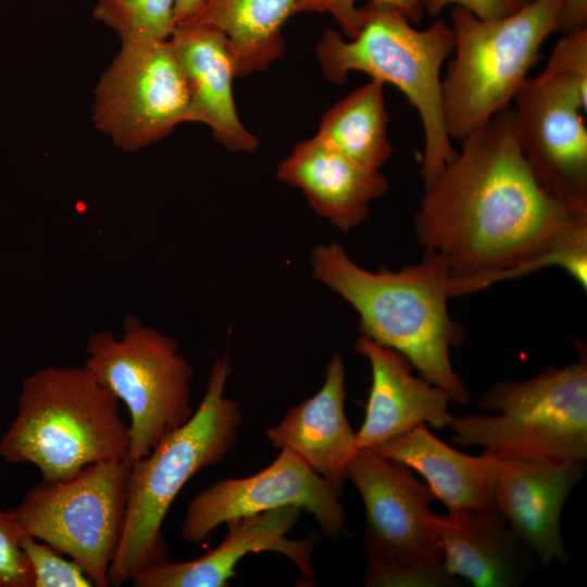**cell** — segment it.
Returning a JSON list of instances; mask_svg holds the SVG:
<instances>
[{
	"instance_id": "obj_1",
	"label": "cell",
	"mask_w": 587,
	"mask_h": 587,
	"mask_svg": "<svg viewBox=\"0 0 587 587\" xmlns=\"http://www.w3.org/2000/svg\"><path fill=\"white\" fill-rule=\"evenodd\" d=\"M461 150L426 187L414 217L419 245L450 271L449 294L479 291L574 254L562 234L587 220V205L547 195L517 146L509 107L462 139Z\"/></svg>"
},
{
	"instance_id": "obj_2",
	"label": "cell",
	"mask_w": 587,
	"mask_h": 587,
	"mask_svg": "<svg viewBox=\"0 0 587 587\" xmlns=\"http://www.w3.org/2000/svg\"><path fill=\"white\" fill-rule=\"evenodd\" d=\"M313 277L338 294L360 316L361 335L403 354L421 376L465 404L469 391L455 373L450 349L466 337L449 314L450 271L434 251L399 271L358 265L336 242L311 252Z\"/></svg>"
},
{
	"instance_id": "obj_3",
	"label": "cell",
	"mask_w": 587,
	"mask_h": 587,
	"mask_svg": "<svg viewBox=\"0 0 587 587\" xmlns=\"http://www.w3.org/2000/svg\"><path fill=\"white\" fill-rule=\"evenodd\" d=\"M229 373L227 358L215 359L191 417L132 462L124 529L109 567V586L130 583L142 571L170 560L162 525L171 504L197 472L223 461L235 448L242 415L240 404L224 394Z\"/></svg>"
},
{
	"instance_id": "obj_4",
	"label": "cell",
	"mask_w": 587,
	"mask_h": 587,
	"mask_svg": "<svg viewBox=\"0 0 587 587\" xmlns=\"http://www.w3.org/2000/svg\"><path fill=\"white\" fill-rule=\"evenodd\" d=\"M129 444L118 399L85 365H50L23 382L0 457L34 464L41 479H70L88 465L128 460Z\"/></svg>"
},
{
	"instance_id": "obj_5",
	"label": "cell",
	"mask_w": 587,
	"mask_h": 587,
	"mask_svg": "<svg viewBox=\"0 0 587 587\" xmlns=\"http://www.w3.org/2000/svg\"><path fill=\"white\" fill-rule=\"evenodd\" d=\"M359 28L345 40L328 29L316 46L324 76L335 84L352 71L396 86L416 110L424 132L420 170L428 186L454 157L441 99V67L454 47L453 32L442 20L416 29L402 14L366 4L358 9Z\"/></svg>"
},
{
	"instance_id": "obj_6",
	"label": "cell",
	"mask_w": 587,
	"mask_h": 587,
	"mask_svg": "<svg viewBox=\"0 0 587 587\" xmlns=\"http://www.w3.org/2000/svg\"><path fill=\"white\" fill-rule=\"evenodd\" d=\"M562 0H532L516 11L483 20L454 5V57L441 78L449 137L464 139L510 107L539 57L546 38L558 30Z\"/></svg>"
},
{
	"instance_id": "obj_7",
	"label": "cell",
	"mask_w": 587,
	"mask_h": 587,
	"mask_svg": "<svg viewBox=\"0 0 587 587\" xmlns=\"http://www.w3.org/2000/svg\"><path fill=\"white\" fill-rule=\"evenodd\" d=\"M478 405L497 415L472 413L452 419L451 441L483 447L501 457L550 462L587 459V359L547 365L526 380H501Z\"/></svg>"
},
{
	"instance_id": "obj_8",
	"label": "cell",
	"mask_w": 587,
	"mask_h": 587,
	"mask_svg": "<svg viewBox=\"0 0 587 587\" xmlns=\"http://www.w3.org/2000/svg\"><path fill=\"white\" fill-rule=\"evenodd\" d=\"M347 479L364 507L366 587H452L430 523L435 498L407 465L372 449H358Z\"/></svg>"
},
{
	"instance_id": "obj_9",
	"label": "cell",
	"mask_w": 587,
	"mask_h": 587,
	"mask_svg": "<svg viewBox=\"0 0 587 587\" xmlns=\"http://www.w3.org/2000/svg\"><path fill=\"white\" fill-rule=\"evenodd\" d=\"M85 351L84 365L129 411L130 463L191 417L193 372L173 337L127 314L120 339L111 330L95 332Z\"/></svg>"
},
{
	"instance_id": "obj_10",
	"label": "cell",
	"mask_w": 587,
	"mask_h": 587,
	"mask_svg": "<svg viewBox=\"0 0 587 587\" xmlns=\"http://www.w3.org/2000/svg\"><path fill=\"white\" fill-rule=\"evenodd\" d=\"M128 460L88 465L70 479H41L11 509L26 534L77 562L96 587L120 545L126 513Z\"/></svg>"
},
{
	"instance_id": "obj_11",
	"label": "cell",
	"mask_w": 587,
	"mask_h": 587,
	"mask_svg": "<svg viewBox=\"0 0 587 587\" xmlns=\"http://www.w3.org/2000/svg\"><path fill=\"white\" fill-rule=\"evenodd\" d=\"M189 90L167 39L127 37L95 90V128L132 152L158 142L186 122Z\"/></svg>"
},
{
	"instance_id": "obj_12",
	"label": "cell",
	"mask_w": 587,
	"mask_h": 587,
	"mask_svg": "<svg viewBox=\"0 0 587 587\" xmlns=\"http://www.w3.org/2000/svg\"><path fill=\"white\" fill-rule=\"evenodd\" d=\"M284 505H298L312 514L328 538L347 534L339 492L297 453L283 448L262 471L217 480L196 494L188 503L180 535L187 542L202 544L229 520Z\"/></svg>"
},
{
	"instance_id": "obj_13",
	"label": "cell",
	"mask_w": 587,
	"mask_h": 587,
	"mask_svg": "<svg viewBox=\"0 0 587 587\" xmlns=\"http://www.w3.org/2000/svg\"><path fill=\"white\" fill-rule=\"evenodd\" d=\"M513 101L517 146L538 186L587 205V102L540 76L527 77Z\"/></svg>"
},
{
	"instance_id": "obj_14",
	"label": "cell",
	"mask_w": 587,
	"mask_h": 587,
	"mask_svg": "<svg viewBox=\"0 0 587 587\" xmlns=\"http://www.w3.org/2000/svg\"><path fill=\"white\" fill-rule=\"evenodd\" d=\"M302 511L298 505H284L229 520L225 523L227 534L215 549L196 560H168L149 567L130 583L134 587H227L239 560L251 552L274 551L297 566L302 586H314L312 554L316 534L312 532L302 539L288 537Z\"/></svg>"
},
{
	"instance_id": "obj_15",
	"label": "cell",
	"mask_w": 587,
	"mask_h": 587,
	"mask_svg": "<svg viewBox=\"0 0 587 587\" xmlns=\"http://www.w3.org/2000/svg\"><path fill=\"white\" fill-rule=\"evenodd\" d=\"M585 469V461L498 458L496 509L514 536L545 565L567 562L560 517Z\"/></svg>"
},
{
	"instance_id": "obj_16",
	"label": "cell",
	"mask_w": 587,
	"mask_h": 587,
	"mask_svg": "<svg viewBox=\"0 0 587 587\" xmlns=\"http://www.w3.org/2000/svg\"><path fill=\"white\" fill-rule=\"evenodd\" d=\"M355 351L370 363L372 384L363 423L355 433L358 449L373 448L420 424L449 427V396L422 376L400 352L361 335Z\"/></svg>"
},
{
	"instance_id": "obj_17",
	"label": "cell",
	"mask_w": 587,
	"mask_h": 587,
	"mask_svg": "<svg viewBox=\"0 0 587 587\" xmlns=\"http://www.w3.org/2000/svg\"><path fill=\"white\" fill-rule=\"evenodd\" d=\"M446 572L476 587H515L538 560L496 509L465 508L432 513Z\"/></svg>"
},
{
	"instance_id": "obj_18",
	"label": "cell",
	"mask_w": 587,
	"mask_h": 587,
	"mask_svg": "<svg viewBox=\"0 0 587 587\" xmlns=\"http://www.w3.org/2000/svg\"><path fill=\"white\" fill-rule=\"evenodd\" d=\"M276 178L300 189L311 208L341 232L370 216V204L388 189L380 173L351 160L319 136L298 142Z\"/></svg>"
},
{
	"instance_id": "obj_19",
	"label": "cell",
	"mask_w": 587,
	"mask_h": 587,
	"mask_svg": "<svg viewBox=\"0 0 587 587\" xmlns=\"http://www.w3.org/2000/svg\"><path fill=\"white\" fill-rule=\"evenodd\" d=\"M170 40L188 84L186 122L209 126L214 139L230 151L254 152L259 140L237 114L235 65L225 36L207 26L182 24L175 26Z\"/></svg>"
},
{
	"instance_id": "obj_20",
	"label": "cell",
	"mask_w": 587,
	"mask_h": 587,
	"mask_svg": "<svg viewBox=\"0 0 587 587\" xmlns=\"http://www.w3.org/2000/svg\"><path fill=\"white\" fill-rule=\"evenodd\" d=\"M345 378L342 357L335 352L320 390L265 432L274 448L292 450L339 494L357 451L355 433L345 412Z\"/></svg>"
},
{
	"instance_id": "obj_21",
	"label": "cell",
	"mask_w": 587,
	"mask_h": 587,
	"mask_svg": "<svg viewBox=\"0 0 587 587\" xmlns=\"http://www.w3.org/2000/svg\"><path fill=\"white\" fill-rule=\"evenodd\" d=\"M371 449L419 472L448 510L496 509L499 455L492 451L463 453L438 439L425 424Z\"/></svg>"
},
{
	"instance_id": "obj_22",
	"label": "cell",
	"mask_w": 587,
	"mask_h": 587,
	"mask_svg": "<svg viewBox=\"0 0 587 587\" xmlns=\"http://www.w3.org/2000/svg\"><path fill=\"white\" fill-rule=\"evenodd\" d=\"M300 0H203L183 24L222 33L229 46L236 77L266 70L285 50L282 35ZM182 25V24H179Z\"/></svg>"
},
{
	"instance_id": "obj_23",
	"label": "cell",
	"mask_w": 587,
	"mask_h": 587,
	"mask_svg": "<svg viewBox=\"0 0 587 587\" xmlns=\"http://www.w3.org/2000/svg\"><path fill=\"white\" fill-rule=\"evenodd\" d=\"M384 85L371 79L335 103L323 115L316 133L351 160L375 171H380L394 152L387 137Z\"/></svg>"
},
{
	"instance_id": "obj_24",
	"label": "cell",
	"mask_w": 587,
	"mask_h": 587,
	"mask_svg": "<svg viewBox=\"0 0 587 587\" xmlns=\"http://www.w3.org/2000/svg\"><path fill=\"white\" fill-rule=\"evenodd\" d=\"M92 15L121 39H167L176 26L175 0H96Z\"/></svg>"
},
{
	"instance_id": "obj_25",
	"label": "cell",
	"mask_w": 587,
	"mask_h": 587,
	"mask_svg": "<svg viewBox=\"0 0 587 587\" xmlns=\"http://www.w3.org/2000/svg\"><path fill=\"white\" fill-rule=\"evenodd\" d=\"M539 76L587 100V29L564 34Z\"/></svg>"
},
{
	"instance_id": "obj_26",
	"label": "cell",
	"mask_w": 587,
	"mask_h": 587,
	"mask_svg": "<svg viewBox=\"0 0 587 587\" xmlns=\"http://www.w3.org/2000/svg\"><path fill=\"white\" fill-rule=\"evenodd\" d=\"M21 547L32 565L35 587H92L93 584L82 566L66 560L48 544L24 534Z\"/></svg>"
},
{
	"instance_id": "obj_27",
	"label": "cell",
	"mask_w": 587,
	"mask_h": 587,
	"mask_svg": "<svg viewBox=\"0 0 587 587\" xmlns=\"http://www.w3.org/2000/svg\"><path fill=\"white\" fill-rule=\"evenodd\" d=\"M25 530L12 510H0V587H35V577L21 547Z\"/></svg>"
},
{
	"instance_id": "obj_28",
	"label": "cell",
	"mask_w": 587,
	"mask_h": 587,
	"mask_svg": "<svg viewBox=\"0 0 587 587\" xmlns=\"http://www.w3.org/2000/svg\"><path fill=\"white\" fill-rule=\"evenodd\" d=\"M355 2L357 0H328L324 10V13L333 15L348 38H352L359 28ZM369 4L394 10L404 15L411 23H419L424 14L422 0H370Z\"/></svg>"
},
{
	"instance_id": "obj_29",
	"label": "cell",
	"mask_w": 587,
	"mask_h": 587,
	"mask_svg": "<svg viewBox=\"0 0 587 587\" xmlns=\"http://www.w3.org/2000/svg\"><path fill=\"white\" fill-rule=\"evenodd\" d=\"M424 12L429 16L438 15L447 5L462 7L483 20L505 16L516 11L517 0H422Z\"/></svg>"
},
{
	"instance_id": "obj_30",
	"label": "cell",
	"mask_w": 587,
	"mask_h": 587,
	"mask_svg": "<svg viewBox=\"0 0 587 587\" xmlns=\"http://www.w3.org/2000/svg\"><path fill=\"white\" fill-rule=\"evenodd\" d=\"M587 0H562L558 30L570 34L586 28Z\"/></svg>"
},
{
	"instance_id": "obj_31",
	"label": "cell",
	"mask_w": 587,
	"mask_h": 587,
	"mask_svg": "<svg viewBox=\"0 0 587 587\" xmlns=\"http://www.w3.org/2000/svg\"><path fill=\"white\" fill-rule=\"evenodd\" d=\"M203 0H175L176 26L185 23L200 9Z\"/></svg>"
},
{
	"instance_id": "obj_32",
	"label": "cell",
	"mask_w": 587,
	"mask_h": 587,
	"mask_svg": "<svg viewBox=\"0 0 587 587\" xmlns=\"http://www.w3.org/2000/svg\"><path fill=\"white\" fill-rule=\"evenodd\" d=\"M328 0H300L297 13L299 12H319L324 13Z\"/></svg>"
},
{
	"instance_id": "obj_33",
	"label": "cell",
	"mask_w": 587,
	"mask_h": 587,
	"mask_svg": "<svg viewBox=\"0 0 587 587\" xmlns=\"http://www.w3.org/2000/svg\"><path fill=\"white\" fill-rule=\"evenodd\" d=\"M529 1H532V0H517V3H519L520 7H522V5L526 4Z\"/></svg>"
}]
</instances>
